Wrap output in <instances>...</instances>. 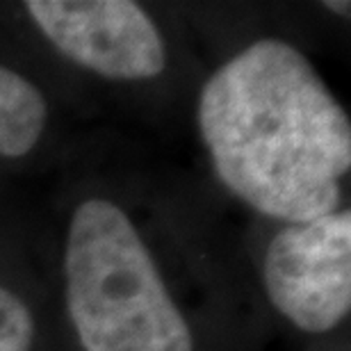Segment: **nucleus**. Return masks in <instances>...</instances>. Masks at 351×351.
<instances>
[{
	"instance_id": "nucleus-3",
	"label": "nucleus",
	"mask_w": 351,
	"mask_h": 351,
	"mask_svg": "<svg viewBox=\"0 0 351 351\" xmlns=\"http://www.w3.org/2000/svg\"><path fill=\"white\" fill-rule=\"evenodd\" d=\"M263 287L269 304L299 331L324 335L351 311V213L283 223L265 249Z\"/></svg>"
},
{
	"instance_id": "nucleus-4",
	"label": "nucleus",
	"mask_w": 351,
	"mask_h": 351,
	"mask_svg": "<svg viewBox=\"0 0 351 351\" xmlns=\"http://www.w3.org/2000/svg\"><path fill=\"white\" fill-rule=\"evenodd\" d=\"M25 12L69 62L101 78L142 82L167 66L162 32L132 0H30Z\"/></svg>"
},
{
	"instance_id": "nucleus-1",
	"label": "nucleus",
	"mask_w": 351,
	"mask_h": 351,
	"mask_svg": "<svg viewBox=\"0 0 351 351\" xmlns=\"http://www.w3.org/2000/svg\"><path fill=\"white\" fill-rule=\"evenodd\" d=\"M215 176L283 223L340 210L351 123L315 64L283 39L244 46L206 80L196 108Z\"/></svg>"
},
{
	"instance_id": "nucleus-6",
	"label": "nucleus",
	"mask_w": 351,
	"mask_h": 351,
	"mask_svg": "<svg viewBox=\"0 0 351 351\" xmlns=\"http://www.w3.org/2000/svg\"><path fill=\"white\" fill-rule=\"evenodd\" d=\"M37 322L27 301L0 285V351H32Z\"/></svg>"
},
{
	"instance_id": "nucleus-5",
	"label": "nucleus",
	"mask_w": 351,
	"mask_h": 351,
	"mask_svg": "<svg viewBox=\"0 0 351 351\" xmlns=\"http://www.w3.org/2000/svg\"><path fill=\"white\" fill-rule=\"evenodd\" d=\"M48 125V101L30 78L0 64V160L27 156Z\"/></svg>"
},
{
	"instance_id": "nucleus-2",
	"label": "nucleus",
	"mask_w": 351,
	"mask_h": 351,
	"mask_svg": "<svg viewBox=\"0 0 351 351\" xmlns=\"http://www.w3.org/2000/svg\"><path fill=\"white\" fill-rule=\"evenodd\" d=\"M66 313L82 351H196L194 331L128 210L87 196L64 240Z\"/></svg>"
},
{
	"instance_id": "nucleus-7",
	"label": "nucleus",
	"mask_w": 351,
	"mask_h": 351,
	"mask_svg": "<svg viewBox=\"0 0 351 351\" xmlns=\"http://www.w3.org/2000/svg\"><path fill=\"white\" fill-rule=\"evenodd\" d=\"M324 10H328V12H333V14H338V16H345V19H349V14H351V5L347 3H333V0H326L324 3Z\"/></svg>"
}]
</instances>
